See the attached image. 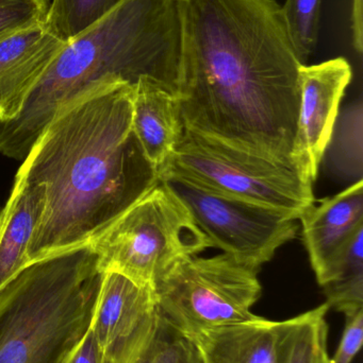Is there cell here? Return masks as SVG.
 Returning <instances> with one entry per match:
<instances>
[{
	"instance_id": "obj_22",
	"label": "cell",
	"mask_w": 363,
	"mask_h": 363,
	"mask_svg": "<svg viewBox=\"0 0 363 363\" xmlns=\"http://www.w3.org/2000/svg\"><path fill=\"white\" fill-rule=\"evenodd\" d=\"M48 0H0V40L45 23Z\"/></svg>"
},
{
	"instance_id": "obj_13",
	"label": "cell",
	"mask_w": 363,
	"mask_h": 363,
	"mask_svg": "<svg viewBox=\"0 0 363 363\" xmlns=\"http://www.w3.org/2000/svg\"><path fill=\"white\" fill-rule=\"evenodd\" d=\"M132 128L160 179L185 131L178 98L157 81L141 78L134 85Z\"/></svg>"
},
{
	"instance_id": "obj_10",
	"label": "cell",
	"mask_w": 363,
	"mask_h": 363,
	"mask_svg": "<svg viewBox=\"0 0 363 363\" xmlns=\"http://www.w3.org/2000/svg\"><path fill=\"white\" fill-rule=\"evenodd\" d=\"M66 44L45 23L0 40V123L21 114L30 94Z\"/></svg>"
},
{
	"instance_id": "obj_8",
	"label": "cell",
	"mask_w": 363,
	"mask_h": 363,
	"mask_svg": "<svg viewBox=\"0 0 363 363\" xmlns=\"http://www.w3.org/2000/svg\"><path fill=\"white\" fill-rule=\"evenodd\" d=\"M189 209L212 247L261 270L277 250L296 238L300 224L288 211L241 200L177 179L164 180Z\"/></svg>"
},
{
	"instance_id": "obj_2",
	"label": "cell",
	"mask_w": 363,
	"mask_h": 363,
	"mask_svg": "<svg viewBox=\"0 0 363 363\" xmlns=\"http://www.w3.org/2000/svg\"><path fill=\"white\" fill-rule=\"evenodd\" d=\"M134 86L99 85L58 111L16 177L46 186L29 264L89 245L160 182L132 128Z\"/></svg>"
},
{
	"instance_id": "obj_14",
	"label": "cell",
	"mask_w": 363,
	"mask_h": 363,
	"mask_svg": "<svg viewBox=\"0 0 363 363\" xmlns=\"http://www.w3.org/2000/svg\"><path fill=\"white\" fill-rule=\"evenodd\" d=\"M46 205V186L15 177L0 211V292L28 266V247Z\"/></svg>"
},
{
	"instance_id": "obj_7",
	"label": "cell",
	"mask_w": 363,
	"mask_h": 363,
	"mask_svg": "<svg viewBox=\"0 0 363 363\" xmlns=\"http://www.w3.org/2000/svg\"><path fill=\"white\" fill-rule=\"evenodd\" d=\"M259 272L225 253L181 260L156 285L158 313L187 339L251 321L262 294Z\"/></svg>"
},
{
	"instance_id": "obj_24",
	"label": "cell",
	"mask_w": 363,
	"mask_h": 363,
	"mask_svg": "<svg viewBox=\"0 0 363 363\" xmlns=\"http://www.w3.org/2000/svg\"><path fill=\"white\" fill-rule=\"evenodd\" d=\"M345 330L336 353L330 363H352L359 353L363 343V311L345 318Z\"/></svg>"
},
{
	"instance_id": "obj_26",
	"label": "cell",
	"mask_w": 363,
	"mask_h": 363,
	"mask_svg": "<svg viewBox=\"0 0 363 363\" xmlns=\"http://www.w3.org/2000/svg\"><path fill=\"white\" fill-rule=\"evenodd\" d=\"M362 0H354L352 13L354 46L358 53L362 52Z\"/></svg>"
},
{
	"instance_id": "obj_23",
	"label": "cell",
	"mask_w": 363,
	"mask_h": 363,
	"mask_svg": "<svg viewBox=\"0 0 363 363\" xmlns=\"http://www.w3.org/2000/svg\"><path fill=\"white\" fill-rule=\"evenodd\" d=\"M194 352L195 347L191 340L177 334L161 320L159 337L151 363H190Z\"/></svg>"
},
{
	"instance_id": "obj_5",
	"label": "cell",
	"mask_w": 363,
	"mask_h": 363,
	"mask_svg": "<svg viewBox=\"0 0 363 363\" xmlns=\"http://www.w3.org/2000/svg\"><path fill=\"white\" fill-rule=\"evenodd\" d=\"M100 272L155 289L181 260L212 247L183 201L160 181L89 243Z\"/></svg>"
},
{
	"instance_id": "obj_4",
	"label": "cell",
	"mask_w": 363,
	"mask_h": 363,
	"mask_svg": "<svg viewBox=\"0 0 363 363\" xmlns=\"http://www.w3.org/2000/svg\"><path fill=\"white\" fill-rule=\"evenodd\" d=\"M102 273L90 245L30 264L0 292V363H58L89 330Z\"/></svg>"
},
{
	"instance_id": "obj_20",
	"label": "cell",
	"mask_w": 363,
	"mask_h": 363,
	"mask_svg": "<svg viewBox=\"0 0 363 363\" xmlns=\"http://www.w3.org/2000/svg\"><path fill=\"white\" fill-rule=\"evenodd\" d=\"M321 6L322 0H287L281 6L290 40L303 65L317 49Z\"/></svg>"
},
{
	"instance_id": "obj_19",
	"label": "cell",
	"mask_w": 363,
	"mask_h": 363,
	"mask_svg": "<svg viewBox=\"0 0 363 363\" xmlns=\"http://www.w3.org/2000/svg\"><path fill=\"white\" fill-rule=\"evenodd\" d=\"M125 0H53L45 25L68 43L110 14Z\"/></svg>"
},
{
	"instance_id": "obj_6",
	"label": "cell",
	"mask_w": 363,
	"mask_h": 363,
	"mask_svg": "<svg viewBox=\"0 0 363 363\" xmlns=\"http://www.w3.org/2000/svg\"><path fill=\"white\" fill-rule=\"evenodd\" d=\"M177 179L197 187L273 207L300 217L315 204L313 182L293 161H281L185 129L160 181Z\"/></svg>"
},
{
	"instance_id": "obj_17",
	"label": "cell",
	"mask_w": 363,
	"mask_h": 363,
	"mask_svg": "<svg viewBox=\"0 0 363 363\" xmlns=\"http://www.w3.org/2000/svg\"><path fill=\"white\" fill-rule=\"evenodd\" d=\"M328 305L277 321V363H330Z\"/></svg>"
},
{
	"instance_id": "obj_25",
	"label": "cell",
	"mask_w": 363,
	"mask_h": 363,
	"mask_svg": "<svg viewBox=\"0 0 363 363\" xmlns=\"http://www.w3.org/2000/svg\"><path fill=\"white\" fill-rule=\"evenodd\" d=\"M58 363H104V355L95 337L87 330Z\"/></svg>"
},
{
	"instance_id": "obj_11",
	"label": "cell",
	"mask_w": 363,
	"mask_h": 363,
	"mask_svg": "<svg viewBox=\"0 0 363 363\" xmlns=\"http://www.w3.org/2000/svg\"><path fill=\"white\" fill-rule=\"evenodd\" d=\"M303 239L317 281L363 228V181L311 205L300 217Z\"/></svg>"
},
{
	"instance_id": "obj_12",
	"label": "cell",
	"mask_w": 363,
	"mask_h": 363,
	"mask_svg": "<svg viewBox=\"0 0 363 363\" xmlns=\"http://www.w3.org/2000/svg\"><path fill=\"white\" fill-rule=\"evenodd\" d=\"M156 309L153 288L121 273H102L89 330L104 357L121 347Z\"/></svg>"
},
{
	"instance_id": "obj_9",
	"label": "cell",
	"mask_w": 363,
	"mask_h": 363,
	"mask_svg": "<svg viewBox=\"0 0 363 363\" xmlns=\"http://www.w3.org/2000/svg\"><path fill=\"white\" fill-rule=\"evenodd\" d=\"M352 76L351 65L343 57L300 67V108L291 160L313 183Z\"/></svg>"
},
{
	"instance_id": "obj_18",
	"label": "cell",
	"mask_w": 363,
	"mask_h": 363,
	"mask_svg": "<svg viewBox=\"0 0 363 363\" xmlns=\"http://www.w3.org/2000/svg\"><path fill=\"white\" fill-rule=\"evenodd\" d=\"M330 308L345 318L363 311V228L318 281Z\"/></svg>"
},
{
	"instance_id": "obj_16",
	"label": "cell",
	"mask_w": 363,
	"mask_h": 363,
	"mask_svg": "<svg viewBox=\"0 0 363 363\" xmlns=\"http://www.w3.org/2000/svg\"><path fill=\"white\" fill-rule=\"evenodd\" d=\"M321 165L328 177L347 186L363 181L362 99L339 110Z\"/></svg>"
},
{
	"instance_id": "obj_1",
	"label": "cell",
	"mask_w": 363,
	"mask_h": 363,
	"mask_svg": "<svg viewBox=\"0 0 363 363\" xmlns=\"http://www.w3.org/2000/svg\"><path fill=\"white\" fill-rule=\"evenodd\" d=\"M185 129L292 161L298 60L274 0H178Z\"/></svg>"
},
{
	"instance_id": "obj_27",
	"label": "cell",
	"mask_w": 363,
	"mask_h": 363,
	"mask_svg": "<svg viewBox=\"0 0 363 363\" xmlns=\"http://www.w3.org/2000/svg\"><path fill=\"white\" fill-rule=\"evenodd\" d=\"M195 347V345H194ZM190 363H202V359H200V354H198L197 350L195 347V352H194L193 356H192V359Z\"/></svg>"
},
{
	"instance_id": "obj_3",
	"label": "cell",
	"mask_w": 363,
	"mask_h": 363,
	"mask_svg": "<svg viewBox=\"0 0 363 363\" xmlns=\"http://www.w3.org/2000/svg\"><path fill=\"white\" fill-rule=\"evenodd\" d=\"M181 21L178 0H125L70 40L51 62L21 114L0 123V153L23 161L58 111L108 83L153 79L178 94Z\"/></svg>"
},
{
	"instance_id": "obj_15",
	"label": "cell",
	"mask_w": 363,
	"mask_h": 363,
	"mask_svg": "<svg viewBox=\"0 0 363 363\" xmlns=\"http://www.w3.org/2000/svg\"><path fill=\"white\" fill-rule=\"evenodd\" d=\"M202 363H277V321L255 318L189 339Z\"/></svg>"
},
{
	"instance_id": "obj_21",
	"label": "cell",
	"mask_w": 363,
	"mask_h": 363,
	"mask_svg": "<svg viewBox=\"0 0 363 363\" xmlns=\"http://www.w3.org/2000/svg\"><path fill=\"white\" fill-rule=\"evenodd\" d=\"M160 328L161 319L156 309L121 347L104 357V363H151Z\"/></svg>"
}]
</instances>
